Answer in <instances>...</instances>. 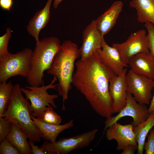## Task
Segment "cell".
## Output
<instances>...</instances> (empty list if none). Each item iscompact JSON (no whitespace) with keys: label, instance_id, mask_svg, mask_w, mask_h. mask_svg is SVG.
<instances>
[{"label":"cell","instance_id":"6da1fadb","mask_svg":"<svg viewBox=\"0 0 154 154\" xmlns=\"http://www.w3.org/2000/svg\"><path fill=\"white\" fill-rule=\"evenodd\" d=\"M75 66L72 84L98 114L106 119L110 117L114 113L109 84L116 75L101 62L96 51L86 59L77 61Z\"/></svg>","mask_w":154,"mask_h":154},{"label":"cell","instance_id":"7a4b0ae2","mask_svg":"<svg viewBox=\"0 0 154 154\" xmlns=\"http://www.w3.org/2000/svg\"><path fill=\"white\" fill-rule=\"evenodd\" d=\"M80 57L77 45L70 40H66L61 44L47 73L56 77L58 81L56 87L60 96L62 97V109H66L65 102L71 90L75 61Z\"/></svg>","mask_w":154,"mask_h":154},{"label":"cell","instance_id":"3957f363","mask_svg":"<svg viewBox=\"0 0 154 154\" xmlns=\"http://www.w3.org/2000/svg\"><path fill=\"white\" fill-rule=\"evenodd\" d=\"M20 84L14 85L7 108L2 116L18 127L29 140L35 143L40 141L42 134L33 122L29 111L30 103L23 96Z\"/></svg>","mask_w":154,"mask_h":154},{"label":"cell","instance_id":"277c9868","mask_svg":"<svg viewBox=\"0 0 154 154\" xmlns=\"http://www.w3.org/2000/svg\"><path fill=\"white\" fill-rule=\"evenodd\" d=\"M60 43L59 39L54 37L44 38L36 43L31 56L29 74L26 78L29 86L38 87L44 84V73L50 68Z\"/></svg>","mask_w":154,"mask_h":154},{"label":"cell","instance_id":"5b68a950","mask_svg":"<svg viewBox=\"0 0 154 154\" xmlns=\"http://www.w3.org/2000/svg\"><path fill=\"white\" fill-rule=\"evenodd\" d=\"M33 51L26 48L15 54L9 52L0 59V83L17 76L27 78L30 72Z\"/></svg>","mask_w":154,"mask_h":154},{"label":"cell","instance_id":"8992f818","mask_svg":"<svg viewBox=\"0 0 154 154\" xmlns=\"http://www.w3.org/2000/svg\"><path fill=\"white\" fill-rule=\"evenodd\" d=\"M57 78L54 76L50 83L46 85L44 84L38 87L26 86L25 88H21V90L25 96V98L30 101L29 111L31 116L37 117L41 115L48 106L57 108L54 100L57 98V94H50L47 90L50 89L56 90L58 84H54Z\"/></svg>","mask_w":154,"mask_h":154},{"label":"cell","instance_id":"52a82bcc","mask_svg":"<svg viewBox=\"0 0 154 154\" xmlns=\"http://www.w3.org/2000/svg\"><path fill=\"white\" fill-rule=\"evenodd\" d=\"M98 131V129H95L74 136L62 138L54 143L46 141L40 147L47 154H67L89 146Z\"/></svg>","mask_w":154,"mask_h":154},{"label":"cell","instance_id":"ba28073f","mask_svg":"<svg viewBox=\"0 0 154 154\" xmlns=\"http://www.w3.org/2000/svg\"><path fill=\"white\" fill-rule=\"evenodd\" d=\"M112 46L117 49L123 61L127 65L130 60L136 55L150 53L147 35L143 29L131 33L125 42L114 43Z\"/></svg>","mask_w":154,"mask_h":154},{"label":"cell","instance_id":"9c48e42d","mask_svg":"<svg viewBox=\"0 0 154 154\" xmlns=\"http://www.w3.org/2000/svg\"><path fill=\"white\" fill-rule=\"evenodd\" d=\"M125 80L127 93L132 95L138 102L149 105L152 97L154 80L136 74L131 70L127 73Z\"/></svg>","mask_w":154,"mask_h":154},{"label":"cell","instance_id":"30bf717a","mask_svg":"<svg viewBox=\"0 0 154 154\" xmlns=\"http://www.w3.org/2000/svg\"><path fill=\"white\" fill-rule=\"evenodd\" d=\"M149 115L146 105L138 102L132 95L127 93L126 105L116 116L106 119L104 131L122 117L126 116L132 117L133 121L131 123L133 126H136L146 121Z\"/></svg>","mask_w":154,"mask_h":154},{"label":"cell","instance_id":"8fae6325","mask_svg":"<svg viewBox=\"0 0 154 154\" xmlns=\"http://www.w3.org/2000/svg\"><path fill=\"white\" fill-rule=\"evenodd\" d=\"M131 123L123 125L116 122L105 130L106 137L108 140H115L117 143V149L123 150L131 145L137 146Z\"/></svg>","mask_w":154,"mask_h":154},{"label":"cell","instance_id":"7c38bea8","mask_svg":"<svg viewBox=\"0 0 154 154\" xmlns=\"http://www.w3.org/2000/svg\"><path fill=\"white\" fill-rule=\"evenodd\" d=\"M127 71V69L125 68L121 74L115 76L110 81L109 90L113 102L114 113L119 112L127 103L125 77Z\"/></svg>","mask_w":154,"mask_h":154},{"label":"cell","instance_id":"4fadbf2b","mask_svg":"<svg viewBox=\"0 0 154 154\" xmlns=\"http://www.w3.org/2000/svg\"><path fill=\"white\" fill-rule=\"evenodd\" d=\"M97 29L93 20L83 32L82 43L79 49L80 59H86L101 48L103 38Z\"/></svg>","mask_w":154,"mask_h":154},{"label":"cell","instance_id":"5bb4252c","mask_svg":"<svg viewBox=\"0 0 154 154\" xmlns=\"http://www.w3.org/2000/svg\"><path fill=\"white\" fill-rule=\"evenodd\" d=\"M96 52L101 62L116 76L121 74L125 68L128 66L123 61L117 49L109 46L104 37L102 38L101 48Z\"/></svg>","mask_w":154,"mask_h":154},{"label":"cell","instance_id":"9a60e30c","mask_svg":"<svg viewBox=\"0 0 154 154\" xmlns=\"http://www.w3.org/2000/svg\"><path fill=\"white\" fill-rule=\"evenodd\" d=\"M123 6L121 1H115L104 13L94 20L96 27L102 37L115 25Z\"/></svg>","mask_w":154,"mask_h":154},{"label":"cell","instance_id":"2e32d148","mask_svg":"<svg viewBox=\"0 0 154 154\" xmlns=\"http://www.w3.org/2000/svg\"><path fill=\"white\" fill-rule=\"evenodd\" d=\"M128 65L135 74L154 80V57L150 53H141L133 57Z\"/></svg>","mask_w":154,"mask_h":154},{"label":"cell","instance_id":"e0dca14e","mask_svg":"<svg viewBox=\"0 0 154 154\" xmlns=\"http://www.w3.org/2000/svg\"><path fill=\"white\" fill-rule=\"evenodd\" d=\"M52 1L47 0L44 7L35 13L27 27V31L35 38L36 43L38 42L40 40L38 37L40 32L49 21L50 8Z\"/></svg>","mask_w":154,"mask_h":154},{"label":"cell","instance_id":"ac0fdd59","mask_svg":"<svg viewBox=\"0 0 154 154\" xmlns=\"http://www.w3.org/2000/svg\"><path fill=\"white\" fill-rule=\"evenodd\" d=\"M31 117L41 133L42 137L44 140L52 143L56 141L57 136L61 132L71 128L74 125L72 119L62 125H53L43 123L36 117Z\"/></svg>","mask_w":154,"mask_h":154},{"label":"cell","instance_id":"d6986e66","mask_svg":"<svg viewBox=\"0 0 154 154\" xmlns=\"http://www.w3.org/2000/svg\"><path fill=\"white\" fill-rule=\"evenodd\" d=\"M129 5L136 10L139 22H149L154 25V0H132Z\"/></svg>","mask_w":154,"mask_h":154},{"label":"cell","instance_id":"ffe728a7","mask_svg":"<svg viewBox=\"0 0 154 154\" xmlns=\"http://www.w3.org/2000/svg\"><path fill=\"white\" fill-rule=\"evenodd\" d=\"M6 138L19 151L20 154H32L27 137L13 123L11 130Z\"/></svg>","mask_w":154,"mask_h":154},{"label":"cell","instance_id":"44dd1931","mask_svg":"<svg viewBox=\"0 0 154 154\" xmlns=\"http://www.w3.org/2000/svg\"><path fill=\"white\" fill-rule=\"evenodd\" d=\"M154 125V114H150L146 121L137 126L133 127V131L138 145L137 154H143L146 137Z\"/></svg>","mask_w":154,"mask_h":154},{"label":"cell","instance_id":"7402d4cb","mask_svg":"<svg viewBox=\"0 0 154 154\" xmlns=\"http://www.w3.org/2000/svg\"><path fill=\"white\" fill-rule=\"evenodd\" d=\"M14 88L11 81L0 83V117L3 116L7 108Z\"/></svg>","mask_w":154,"mask_h":154},{"label":"cell","instance_id":"603a6c76","mask_svg":"<svg viewBox=\"0 0 154 154\" xmlns=\"http://www.w3.org/2000/svg\"><path fill=\"white\" fill-rule=\"evenodd\" d=\"M36 118L43 123L53 125H59L62 121L61 117L51 106H48L41 115Z\"/></svg>","mask_w":154,"mask_h":154},{"label":"cell","instance_id":"cb8c5ba5","mask_svg":"<svg viewBox=\"0 0 154 154\" xmlns=\"http://www.w3.org/2000/svg\"><path fill=\"white\" fill-rule=\"evenodd\" d=\"M11 37V30L9 27L7 28L5 34L0 37V59L9 52L8 51V44Z\"/></svg>","mask_w":154,"mask_h":154},{"label":"cell","instance_id":"d4e9b609","mask_svg":"<svg viewBox=\"0 0 154 154\" xmlns=\"http://www.w3.org/2000/svg\"><path fill=\"white\" fill-rule=\"evenodd\" d=\"M0 154H20L16 149L6 138L0 141Z\"/></svg>","mask_w":154,"mask_h":154},{"label":"cell","instance_id":"484cf974","mask_svg":"<svg viewBox=\"0 0 154 154\" xmlns=\"http://www.w3.org/2000/svg\"><path fill=\"white\" fill-rule=\"evenodd\" d=\"M146 29L149 49L151 54L154 57V25L151 23H145Z\"/></svg>","mask_w":154,"mask_h":154},{"label":"cell","instance_id":"4316f807","mask_svg":"<svg viewBox=\"0 0 154 154\" xmlns=\"http://www.w3.org/2000/svg\"><path fill=\"white\" fill-rule=\"evenodd\" d=\"M12 123L0 117V141L6 137L11 130Z\"/></svg>","mask_w":154,"mask_h":154},{"label":"cell","instance_id":"83f0119b","mask_svg":"<svg viewBox=\"0 0 154 154\" xmlns=\"http://www.w3.org/2000/svg\"><path fill=\"white\" fill-rule=\"evenodd\" d=\"M148 135L147 140L145 142L144 149L146 154H154V131L152 128Z\"/></svg>","mask_w":154,"mask_h":154},{"label":"cell","instance_id":"f1b7e54d","mask_svg":"<svg viewBox=\"0 0 154 154\" xmlns=\"http://www.w3.org/2000/svg\"><path fill=\"white\" fill-rule=\"evenodd\" d=\"M13 4V0H0V6L4 10L10 11Z\"/></svg>","mask_w":154,"mask_h":154},{"label":"cell","instance_id":"f546056e","mask_svg":"<svg viewBox=\"0 0 154 154\" xmlns=\"http://www.w3.org/2000/svg\"><path fill=\"white\" fill-rule=\"evenodd\" d=\"M29 143L32 149L33 154H47L43 149L35 145V143L32 141L29 140Z\"/></svg>","mask_w":154,"mask_h":154},{"label":"cell","instance_id":"4dcf8cb0","mask_svg":"<svg viewBox=\"0 0 154 154\" xmlns=\"http://www.w3.org/2000/svg\"><path fill=\"white\" fill-rule=\"evenodd\" d=\"M137 149V146L129 145L123 150V151L121 154H133Z\"/></svg>","mask_w":154,"mask_h":154},{"label":"cell","instance_id":"1f68e13d","mask_svg":"<svg viewBox=\"0 0 154 154\" xmlns=\"http://www.w3.org/2000/svg\"><path fill=\"white\" fill-rule=\"evenodd\" d=\"M150 104V106L148 108L149 113V114H154V93Z\"/></svg>","mask_w":154,"mask_h":154},{"label":"cell","instance_id":"d6a6232c","mask_svg":"<svg viewBox=\"0 0 154 154\" xmlns=\"http://www.w3.org/2000/svg\"><path fill=\"white\" fill-rule=\"evenodd\" d=\"M63 0H54L53 6L54 9H56L58 7L60 3Z\"/></svg>","mask_w":154,"mask_h":154},{"label":"cell","instance_id":"836d02e7","mask_svg":"<svg viewBox=\"0 0 154 154\" xmlns=\"http://www.w3.org/2000/svg\"><path fill=\"white\" fill-rule=\"evenodd\" d=\"M153 130H154V126H153Z\"/></svg>","mask_w":154,"mask_h":154}]
</instances>
